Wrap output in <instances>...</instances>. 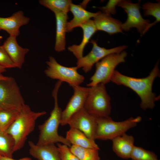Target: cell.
<instances>
[{"mask_svg":"<svg viewBox=\"0 0 160 160\" xmlns=\"http://www.w3.org/2000/svg\"><path fill=\"white\" fill-rule=\"evenodd\" d=\"M140 1L136 3L128 0H121L117 6L123 8L127 14V19L122 23V30L128 31L132 28H136L142 36L149 29L151 23L149 20L144 19L140 12Z\"/></svg>","mask_w":160,"mask_h":160,"instance_id":"obj_9","label":"cell"},{"mask_svg":"<svg viewBox=\"0 0 160 160\" xmlns=\"http://www.w3.org/2000/svg\"><path fill=\"white\" fill-rule=\"evenodd\" d=\"M25 104L19 87L15 79L9 77L0 81V110L20 109Z\"/></svg>","mask_w":160,"mask_h":160,"instance_id":"obj_8","label":"cell"},{"mask_svg":"<svg viewBox=\"0 0 160 160\" xmlns=\"http://www.w3.org/2000/svg\"><path fill=\"white\" fill-rule=\"evenodd\" d=\"M145 16H152L156 18V20L150 23L149 29L160 21V3L158 2L153 3L149 2L144 4L142 8Z\"/></svg>","mask_w":160,"mask_h":160,"instance_id":"obj_26","label":"cell"},{"mask_svg":"<svg viewBox=\"0 0 160 160\" xmlns=\"http://www.w3.org/2000/svg\"><path fill=\"white\" fill-rule=\"evenodd\" d=\"M57 147L61 160H79L67 145L58 143Z\"/></svg>","mask_w":160,"mask_h":160,"instance_id":"obj_28","label":"cell"},{"mask_svg":"<svg viewBox=\"0 0 160 160\" xmlns=\"http://www.w3.org/2000/svg\"><path fill=\"white\" fill-rule=\"evenodd\" d=\"M6 71V68L4 67L1 66L0 65V73H2L5 71Z\"/></svg>","mask_w":160,"mask_h":160,"instance_id":"obj_33","label":"cell"},{"mask_svg":"<svg viewBox=\"0 0 160 160\" xmlns=\"http://www.w3.org/2000/svg\"><path fill=\"white\" fill-rule=\"evenodd\" d=\"M46 113L45 111L34 112L25 104L23 105L17 118L5 131L14 140V152L23 147L28 136L35 128L36 120Z\"/></svg>","mask_w":160,"mask_h":160,"instance_id":"obj_3","label":"cell"},{"mask_svg":"<svg viewBox=\"0 0 160 160\" xmlns=\"http://www.w3.org/2000/svg\"><path fill=\"white\" fill-rule=\"evenodd\" d=\"M46 64L48 66L44 73L51 79L65 82L70 86L80 85L84 81V76L78 72L76 66L69 67L63 66L52 56L49 57Z\"/></svg>","mask_w":160,"mask_h":160,"instance_id":"obj_7","label":"cell"},{"mask_svg":"<svg viewBox=\"0 0 160 160\" xmlns=\"http://www.w3.org/2000/svg\"><path fill=\"white\" fill-rule=\"evenodd\" d=\"M89 87L84 108L89 113L97 118L109 116L111 108V98L105 84L100 83Z\"/></svg>","mask_w":160,"mask_h":160,"instance_id":"obj_5","label":"cell"},{"mask_svg":"<svg viewBox=\"0 0 160 160\" xmlns=\"http://www.w3.org/2000/svg\"><path fill=\"white\" fill-rule=\"evenodd\" d=\"M30 154L37 160H61L57 146L52 143L38 145L28 142Z\"/></svg>","mask_w":160,"mask_h":160,"instance_id":"obj_15","label":"cell"},{"mask_svg":"<svg viewBox=\"0 0 160 160\" xmlns=\"http://www.w3.org/2000/svg\"></svg>","mask_w":160,"mask_h":160,"instance_id":"obj_34","label":"cell"},{"mask_svg":"<svg viewBox=\"0 0 160 160\" xmlns=\"http://www.w3.org/2000/svg\"><path fill=\"white\" fill-rule=\"evenodd\" d=\"M21 109L0 110L1 131L5 132L8 129L18 116Z\"/></svg>","mask_w":160,"mask_h":160,"instance_id":"obj_25","label":"cell"},{"mask_svg":"<svg viewBox=\"0 0 160 160\" xmlns=\"http://www.w3.org/2000/svg\"><path fill=\"white\" fill-rule=\"evenodd\" d=\"M132 160H160L153 152L135 146L130 158Z\"/></svg>","mask_w":160,"mask_h":160,"instance_id":"obj_27","label":"cell"},{"mask_svg":"<svg viewBox=\"0 0 160 160\" xmlns=\"http://www.w3.org/2000/svg\"><path fill=\"white\" fill-rule=\"evenodd\" d=\"M159 64L158 61L149 75L141 78L127 76L115 70L110 81L117 85L129 87L136 92L141 99V108L144 110L152 109L155 106V102L159 99L152 90L154 80L160 76Z\"/></svg>","mask_w":160,"mask_h":160,"instance_id":"obj_1","label":"cell"},{"mask_svg":"<svg viewBox=\"0 0 160 160\" xmlns=\"http://www.w3.org/2000/svg\"><path fill=\"white\" fill-rule=\"evenodd\" d=\"M67 124L70 128L80 130L89 138L95 140L96 117L89 113L84 108L71 116Z\"/></svg>","mask_w":160,"mask_h":160,"instance_id":"obj_11","label":"cell"},{"mask_svg":"<svg viewBox=\"0 0 160 160\" xmlns=\"http://www.w3.org/2000/svg\"><path fill=\"white\" fill-rule=\"evenodd\" d=\"M112 140L113 151L118 156L124 159L130 158L135 146L133 136L125 133Z\"/></svg>","mask_w":160,"mask_h":160,"instance_id":"obj_16","label":"cell"},{"mask_svg":"<svg viewBox=\"0 0 160 160\" xmlns=\"http://www.w3.org/2000/svg\"><path fill=\"white\" fill-rule=\"evenodd\" d=\"M66 139L71 145L87 148H100L95 140L88 137L80 130L73 128H70L66 133Z\"/></svg>","mask_w":160,"mask_h":160,"instance_id":"obj_21","label":"cell"},{"mask_svg":"<svg viewBox=\"0 0 160 160\" xmlns=\"http://www.w3.org/2000/svg\"><path fill=\"white\" fill-rule=\"evenodd\" d=\"M39 3L54 13L55 12L68 13L70 11L72 1L70 0H40Z\"/></svg>","mask_w":160,"mask_h":160,"instance_id":"obj_24","label":"cell"},{"mask_svg":"<svg viewBox=\"0 0 160 160\" xmlns=\"http://www.w3.org/2000/svg\"><path fill=\"white\" fill-rule=\"evenodd\" d=\"M9 77H7L3 76L1 73H0V81L5 80L8 79Z\"/></svg>","mask_w":160,"mask_h":160,"instance_id":"obj_32","label":"cell"},{"mask_svg":"<svg viewBox=\"0 0 160 160\" xmlns=\"http://www.w3.org/2000/svg\"><path fill=\"white\" fill-rule=\"evenodd\" d=\"M141 119L140 116H138L117 122L113 120L109 116L103 118L96 117L95 140H112L136 126Z\"/></svg>","mask_w":160,"mask_h":160,"instance_id":"obj_4","label":"cell"},{"mask_svg":"<svg viewBox=\"0 0 160 160\" xmlns=\"http://www.w3.org/2000/svg\"><path fill=\"white\" fill-rule=\"evenodd\" d=\"M97 30L105 31L110 35L121 33V22L119 20L112 17L100 11L94 17L93 20Z\"/></svg>","mask_w":160,"mask_h":160,"instance_id":"obj_17","label":"cell"},{"mask_svg":"<svg viewBox=\"0 0 160 160\" xmlns=\"http://www.w3.org/2000/svg\"><path fill=\"white\" fill-rule=\"evenodd\" d=\"M15 141L6 132L0 131V156L12 158Z\"/></svg>","mask_w":160,"mask_h":160,"instance_id":"obj_22","label":"cell"},{"mask_svg":"<svg viewBox=\"0 0 160 160\" xmlns=\"http://www.w3.org/2000/svg\"><path fill=\"white\" fill-rule=\"evenodd\" d=\"M56 20V34L55 49L60 52L65 49V34L66 24L68 19L67 13L63 12H54Z\"/></svg>","mask_w":160,"mask_h":160,"instance_id":"obj_20","label":"cell"},{"mask_svg":"<svg viewBox=\"0 0 160 160\" xmlns=\"http://www.w3.org/2000/svg\"><path fill=\"white\" fill-rule=\"evenodd\" d=\"M70 11L73 14V17L72 20L67 22L66 31L70 32L73 29L79 27L82 24L98 15L99 12L95 13L89 12L85 9L82 5L75 4L72 3L70 6Z\"/></svg>","mask_w":160,"mask_h":160,"instance_id":"obj_18","label":"cell"},{"mask_svg":"<svg viewBox=\"0 0 160 160\" xmlns=\"http://www.w3.org/2000/svg\"><path fill=\"white\" fill-rule=\"evenodd\" d=\"M30 18L25 16L23 11H18L7 17H0V31H6L9 36L17 37L19 35L20 28L28 23Z\"/></svg>","mask_w":160,"mask_h":160,"instance_id":"obj_13","label":"cell"},{"mask_svg":"<svg viewBox=\"0 0 160 160\" xmlns=\"http://www.w3.org/2000/svg\"><path fill=\"white\" fill-rule=\"evenodd\" d=\"M63 82L58 80L52 91V95L54 101V105L49 116L42 124L38 126L39 131L37 143L38 145L60 142L70 147L71 143L65 137L59 135L58 133L60 124L62 110L59 106L57 98L58 90Z\"/></svg>","mask_w":160,"mask_h":160,"instance_id":"obj_2","label":"cell"},{"mask_svg":"<svg viewBox=\"0 0 160 160\" xmlns=\"http://www.w3.org/2000/svg\"><path fill=\"white\" fill-rule=\"evenodd\" d=\"M73 94L70 98L65 108L62 111L60 124H67L70 118L75 113L84 108L88 94L89 87L80 85L72 86Z\"/></svg>","mask_w":160,"mask_h":160,"instance_id":"obj_12","label":"cell"},{"mask_svg":"<svg viewBox=\"0 0 160 160\" xmlns=\"http://www.w3.org/2000/svg\"><path fill=\"white\" fill-rule=\"evenodd\" d=\"M127 54L124 51L112 53L96 63L95 72L91 77L90 82L87 84V86L89 87L100 83L105 84L108 83L115 68L120 63L125 62Z\"/></svg>","mask_w":160,"mask_h":160,"instance_id":"obj_6","label":"cell"},{"mask_svg":"<svg viewBox=\"0 0 160 160\" xmlns=\"http://www.w3.org/2000/svg\"><path fill=\"white\" fill-rule=\"evenodd\" d=\"M79 27L82 29L83 33L81 43L79 45L74 44L68 48V50L73 53L77 60L83 56V52L85 47L97 31L93 20H91L82 24Z\"/></svg>","mask_w":160,"mask_h":160,"instance_id":"obj_19","label":"cell"},{"mask_svg":"<svg viewBox=\"0 0 160 160\" xmlns=\"http://www.w3.org/2000/svg\"><path fill=\"white\" fill-rule=\"evenodd\" d=\"M16 37L9 36L2 45L16 68L21 69L25 61V57L29 49L23 48L18 44Z\"/></svg>","mask_w":160,"mask_h":160,"instance_id":"obj_14","label":"cell"},{"mask_svg":"<svg viewBox=\"0 0 160 160\" xmlns=\"http://www.w3.org/2000/svg\"><path fill=\"white\" fill-rule=\"evenodd\" d=\"M92 48L86 55L77 60L76 66L81 68L84 72L88 73L90 71L93 65L107 55L113 53H120L127 47L125 45L107 49L98 46L95 40H92Z\"/></svg>","mask_w":160,"mask_h":160,"instance_id":"obj_10","label":"cell"},{"mask_svg":"<svg viewBox=\"0 0 160 160\" xmlns=\"http://www.w3.org/2000/svg\"><path fill=\"white\" fill-rule=\"evenodd\" d=\"M0 65L6 69L16 68L2 46H0Z\"/></svg>","mask_w":160,"mask_h":160,"instance_id":"obj_29","label":"cell"},{"mask_svg":"<svg viewBox=\"0 0 160 160\" xmlns=\"http://www.w3.org/2000/svg\"><path fill=\"white\" fill-rule=\"evenodd\" d=\"M70 148L79 160H100L99 149L84 148L73 145Z\"/></svg>","mask_w":160,"mask_h":160,"instance_id":"obj_23","label":"cell"},{"mask_svg":"<svg viewBox=\"0 0 160 160\" xmlns=\"http://www.w3.org/2000/svg\"><path fill=\"white\" fill-rule=\"evenodd\" d=\"M0 160H32V159L28 157H25L22 158L15 159L12 158L8 157H3L0 156Z\"/></svg>","mask_w":160,"mask_h":160,"instance_id":"obj_31","label":"cell"},{"mask_svg":"<svg viewBox=\"0 0 160 160\" xmlns=\"http://www.w3.org/2000/svg\"><path fill=\"white\" fill-rule=\"evenodd\" d=\"M120 1L110 0L105 6L100 7L99 9L104 14L109 15L115 14L116 12V7Z\"/></svg>","mask_w":160,"mask_h":160,"instance_id":"obj_30","label":"cell"}]
</instances>
